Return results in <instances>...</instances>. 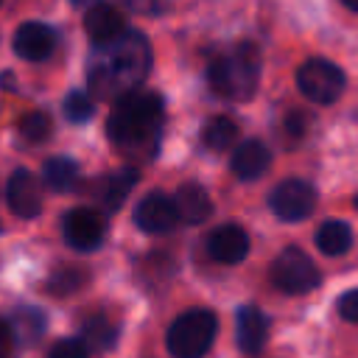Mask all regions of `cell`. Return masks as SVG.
Listing matches in <instances>:
<instances>
[{
	"label": "cell",
	"instance_id": "cell-7",
	"mask_svg": "<svg viewBox=\"0 0 358 358\" xmlns=\"http://www.w3.org/2000/svg\"><path fill=\"white\" fill-rule=\"evenodd\" d=\"M64 241L78 252H92L106 238V215L92 207H73L62 218Z\"/></svg>",
	"mask_w": 358,
	"mask_h": 358
},
{
	"label": "cell",
	"instance_id": "cell-26",
	"mask_svg": "<svg viewBox=\"0 0 358 358\" xmlns=\"http://www.w3.org/2000/svg\"><path fill=\"white\" fill-rule=\"evenodd\" d=\"M90 347L84 338H62L48 350V358H87Z\"/></svg>",
	"mask_w": 358,
	"mask_h": 358
},
{
	"label": "cell",
	"instance_id": "cell-29",
	"mask_svg": "<svg viewBox=\"0 0 358 358\" xmlns=\"http://www.w3.org/2000/svg\"><path fill=\"white\" fill-rule=\"evenodd\" d=\"M282 129L288 131V137H302L305 134V129H308V115H302V112H288L285 115V123H282Z\"/></svg>",
	"mask_w": 358,
	"mask_h": 358
},
{
	"label": "cell",
	"instance_id": "cell-17",
	"mask_svg": "<svg viewBox=\"0 0 358 358\" xmlns=\"http://www.w3.org/2000/svg\"><path fill=\"white\" fill-rule=\"evenodd\" d=\"M173 201H176L179 221H185V224H201L213 213V199L207 196V190L201 185H193V182L190 185H182L173 193Z\"/></svg>",
	"mask_w": 358,
	"mask_h": 358
},
{
	"label": "cell",
	"instance_id": "cell-21",
	"mask_svg": "<svg viewBox=\"0 0 358 358\" xmlns=\"http://www.w3.org/2000/svg\"><path fill=\"white\" fill-rule=\"evenodd\" d=\"M81 333H84L87 347H95V350H112L115 341H117V324L109 322L103 313L84 316V322H81Z\"/></svg>",
	"mask_w": 358,
	"mask_h": 358
},
{
	"label": "cell",
	"instance_id": "cell-33",
	"mask_svg": "<svg viewBox=\"0 0 358 358\" xmlns=\"http://www.w3.org/2000/svg\"><path fill=\"white\" fill-rule=\"evenodd\" d=\"M355 207H358V196H355Z\"/></svg>",
	"mask_w": 358,
	"mask_h": 358
},
{
	"label": "cell",
	"instance_id": "cell-18",
	"mask_svg": "<svg viewBox=\"0 0 358 358\" xmlns=\"http://www.w3.org/2000/svg\"><path fill=\"white\" fill-rule=\"evenodd\" d=\"M6 324H8V333H11L14 344H34L45 330V316H42L39 308L22 305V308L11 310Z\"/></svg>",
	"mask_w": 358,
	"mask_h": 358
},
{
	"label": "cell",
	"instance_id": "cell-5",
	"mask_svg": "<svg viewBox=\"0 0 358 358\" xmlns=\"http://www.w3.org/2000/svg\"><path fill=\"white\" fill-rule=\"evenodd\" d=\"M296 87L313 103H336L347 87V76L338 64L313 56L296 70Z\"/></svg>",
	"mask_w": 358,
	"mask_h": 358
},
{
	"label": "cell",
	"instance_id": "cell-14",
	"mask_svg": "<svg viewBox=\"0 0 358 358\" xmlns=\"http://www.w3.org/2000/svg\"><path fill=\"white\" fill-rule=\"evenodd\" d=\"M84 28H87V34H90V39H92L95 45H103V42L117 39V36L126 31V20H123V14H120L112 3L101 0V3H92V6L87 8V14H84Z\"/></svg>",
	"mask_w": 358,
	"mask_h": 358
},
{
	"label": "cell",
	"instance_id": "cell-28",
	"mask_svg": "<svg viewBox=\"0 0 358 358\" xmlns=\"http://www.w3.org/2000/svg\"><path fill=\"white\" fill-rule=\"evenodd\" d=\"M338 313L347 319V322H355L358 324V288L347 291L338 296Z\"/></svg>",
	"mask_w": 358,
	"mask_h": 358
},
{
	"label": "cell",
	"instance_id": "cell-3",
	"mask_svg": "<svg viewBox=\"0 0 358 358\" xmlns=\"http://www.w3.org/2000/svg\"><path fill=\"white\" fill-rule=\"evenodd\" d=\"M207 84L227 101H249L260 84V50L255 42H238L232 50L210 62Z\"/></svg>",
	"mask_w": 358,
	"mask_h": 358
},
{
	"label": "cell",
	"instance_id": "cell-25",
	"mask_svg": "<svg viewBox=\"0 0 358 358\" xmlns=\"http://www.w3.org/2000/svg\"><path fill=\"white\" fill-rule=\"evenodd\" d=\"M92 112H95V106H92L90 95H84V92H70L67 95V101H64V117L70 123H84V120L92 117Z\"/></svg>",
	"mask_w": 358,
	"mask_h": 358
},
{
	"label": "cell",
	"instance_id": "cell-16",
	"mask_svg": "<svg viewBox=\"0 0 358 358\" xmlns=\"http://www.w3.org/2000/svg\"><path fill=\"white\" fill-rule=\"evenodd\" d=\"M137 179H140V173H137V168H131V165H123V168L106 173V176L98 182V190H95V196H98L103 213L120 210L123 201H126V196H129V190L137 185Z\"/></svg>",
	"mask_w": 358,
	"mask_h": 358
},
{
	"label": "cell",
	"instance_id": "cell-9",
	"mask_svg": "<svg viewBox=\"0 0 358 358\" xmlns=\"http://www.w3.org/2000/svg\"><path fill=\"white\" fill-rule=\"evenodd\" d=\"M134 224L148 232V235H165L179 224V213H176V201L173 196L162 193V190H151L145 193L137 207H134Z\"/></svg>",
	"mask_w": 358,
	"mask_h": 358
},
{
	"label": "cell",
	"instance_id": "cell-1",
	"mask_svg": "<svg viewBox=\"0 0 358 358\" xmlns=\"http://www.w3.org/2000/svg\"><path fill=\"white\" fill-rule=\"evenodd\" d=\"M151 70V45L140 31H123L117 39L95 45L87 64V84L95 98L117 101L145 81Z\"/></svg>",
	"mask_w": 358,
	"mask_h": 358
},
{
	"label": "cell",
	"instance_id": "cell-2",
	"mask_svg": "<svg viewBox=\"0 0 358 358\" xmlns=\"http://www.w3.org/2000/svg\"><path fill=\"white\" fill-rule=\"evenodd\" d=\"M165 123V103L159 92L134 90L112 103L106 117V137L117 154L131 162H145L159 151Z\"/></svg>",
	"mask_w": 358,
	"mask_h": 358
},
{
	"label": "cell",
	"instance_id": "cell-23",
	"mask_svg": "<svg viewBox=\"0 0 358 358\" xmlns=\"http://www.w3.org/2000/svg\"><path fill=\"white\" fill-rule=\"evenodd\" d=\"M87 268L84 266H59L50 277H48V282H45V291L48 294H53V296H70V294H76L78 288H84V282H87Z\"/></svg>",
	"mask_w": 358,
	"mask_h": 358
},
{
	"label": "cell",
	"instance_id": "cell-24",
	"mask_svg": "<svg viewBox=\"0 0 358 358\" xmlns=\"http://www.w3.org/2000/svg\"><path fill=\"white\" fill-rule=\"evenodd\" d=\"M50 126H53L50 117H48L45 112L34 109V112H28V115L20 117V123H17V137H20L22 143H28V145H36V143H42V140L50 137Z\"/></svg>",
	"mask_w": 358,
	"mask_h": 358
},
{
	"label": "cell",
	"instance_id": "cell-6",
	"mask_svg": "<svg viewBox=\"0 0 358 358\" xmlns=\"http://www.w3.org/2000/svg\"><path fill=\"white\" fill-rule=\"evenodd\" d=\"M322 274L316 263L296 246L282 249L271 263V282L282 294H308L319 285Z\"/></svg>",
	"mask_w": 358,
	"mask_h": 358
},
{
	"label": "cell",
	"instance_id": "cell-20",
	"mask_svg": "<svg viewBox=\"0 0 358 358\" xmlns=\"http://www.w3.org/2000/svg\"><path fill=\"white\" fill-rule=\"evenodd\" d=\"M316 246L327 257H338L352 246V229L344 221H324L316 229Z\"/></svg>",
	"mask_w": 358,
	"mask_h": 358
},
{
	"label": "cell",
	"instance_id": "cell-32",
	"mask_svg": "<svg viewBox=\"0 0 358 358\" xmlns=\"http://www.w3.org/2000/svg\"><path fill=\"white\" fill-rule=\"evenodd\" d=\"M73 3H87V6H92V3H101V0H73Z\"/></svg>",
	"mask_w": 358,
	"mask_h": 358
},
{
	"label": "cell",
	"instance_id": "cell-31",
	"mask_svg": "<svg viewBox=\"0 0 358 358\" xmlns=\"http://www.w3.org/2000/svg\"><path fill=\"white\" fill-rule=\"evenodd\" d=\"M347 8H352V11H358V0H341Z\"/></svg>",
	"mask_w": 358,
	"mask_h": 358
},
{
	"label": "cell",
	"instance_id": "cell-13",
	"mask_svg": "<svg viewBox=\"0 0 358 358\" xmlns=\"http://www.w3.org/2000/svg\"><path fill=\"white\" fill-rule=\"evenodd\" d=\"M268 336V319L257 305H241L235 313V338L246 355H257Z\"/></svg>",
	"mask_w": 358,
	"mask_h": 358
},
{
	"label": "cell",
	"instance_id": "cell-15",
	"mask_svg": "<svg viewBox=\"0 0 358 358\" xmlns=\"http://www.w3.org/2000/svg\"><path fill=\"white\" fill-rule=\"evenodd\" d=\"M271 165V151L260 143V140H246L232 151L229 168L241 182H252L260 179Z\"/></svg>",
	"mask_w": 358,
	"mask_h": 358
},
{
	"label": "cell",
	"instance_id": "cell-30",
	"mask_svg": "<svg viewBox=\"0 0 358 358\" xmlns=\"http://www.w3.org/2000/svg\"><path fill=\"white\" fill-rule=\"evenodd\" d=\"M11 344H14V338H11V333H8V324L0 322V358H8Z\"/></svg>",
	"mask_w": 358,
	"mask_h": 358
},
{
	"label": "cell",
	"instance_id": "cell-8",
	"mask_svg": "<svg viewBox=\"0 0 358 358\" xmlns=\"http://www.w3.org/2000/svg\"><path fill=\"white\" fill-rule=\"evenodd\" d=\"M268 207L280 221H302L316 207V190L302 179H285L271 190Z\"/></svg>",
	"mask_w": 358,
	"mask_h": 358
},
{
	"label": "cell",
	"instance_id": "cell-22",
	"mask_svg": "<svg viewBox=\"0 0 358 358\" xmlns=\"http://www.w3.org/2000/svg\"><path fill=\"white\" fill-rule=\"evenodd\" d=\"M235 137H238V123H235L232 117H227V115L210 117V120L204 123V129H201V143H204L207 148H213V151L229 148V145L235 143Z\"/></svg>",
	"mask_w": 358,
	"mask_h": 358
},
{
	"label": "cell",
	"instance_id": "cell-11",
	"mask_svg": "<svg viewBox=\"0 0 358 358\" xmlns=\"http://www.w3.org/2000/svg\"><path fill=\"white\" fill-rule=\"evenodd\" d=\"M8 207L20 218H36L42 210V190L36 176L28 168H17L8 179Z\"/></svg>",
	"mask_w": 358,
	"mask_h": 358
},
{
	"label": "cell",
	"instance_id": "cell-4",
	"mask_svg": "<svg viewBox=\"0 0 358 358\" xmlns=\"http://www.w3.org/2000/svg\"><path fill=\"white\" fill-rule=\"evenodd\" d=\"M218 322L207 308H193L176 316L165 333V347L173 358H204L215 341Z\"/></svg>",
	"mask_w": 358,
	"mask_h": 358
},
{
	"label": "cell",
	"instance_id": "cell-19",
	"mask_svg": "<svg viewBox=\"0 0 358 358\" xmlns=\"http://www.w3.org/2000/svg\"><path fill=\"white\" fill-rule=\"evenodd\" d=\"M78 173H81L78 162L70 157H50V159H45V168H42L45 185L59 193H70L78 185Z\"/></svg>",
	"mask_w": 358,
	"mask_h": 358
},
{
	"label": "cell",
	"instance_id": "cell-10",
	"mask_svg": "<svg viewBox=\"0 0 358 358\" xmlns=\"http://www.w3.org/2000/svg\"><path fill=\"white\" fill-rule=\"evenodd\" d=\"M207 255L215 263L235 266L249 255V235L238 224H221L207 235Z\"/></svg>",
	"mask_w": 358,
	"mask_h": 358
},
{
	"label": "cell",
	"instance_id": "cell-12",
	"mask_svg": "<svg viewBox=\"0 0 358 358\" xmlns=\"http://www.w3.org/2000/svg\"><path fill=\"white\" fill-rule=\"evenodd\" d=\"M56 48V31L45 22H22L14 34V53L25 62H42Z\"/></svg>",
	"mask_w": 358,
	"mask_h": 358
},
{
	"label": "cell",
	"instance_id": "cell-27",
	"mask_svg": "<svg viewBox=\"0 0 358 358\" xmlns=\"http://www.w3.org/2000/svg\"><path fill=\"white\" fill-rule=\"evenodd\" d=\"M176 0H123V6L134 14H145V17H159L165 14Z\"/></svg>",
	"mask_w": 358,
	"mask_h": 358
}]
</instances>
